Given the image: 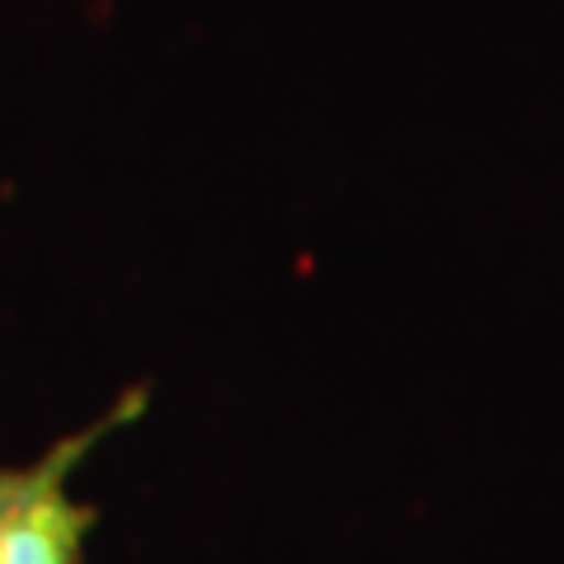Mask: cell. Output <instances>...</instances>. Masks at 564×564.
<instances>
[{
	"label": "cell",
	"instance_id": "cell-1",
	"mask_svg": "<svg viewBox=\"0 0 564 564\" xmlns=\"http://www.w3.org/2000/svg\"><path fill=\"white\" fill-rule=\"evenodd\" d=\"M109 423L66 437L29 470H0V564H80V536L95 513L70 499L66 475Z\"/></svg>",
	"mask_w": 564,
	"mask_h": 564
}]
</instances>
